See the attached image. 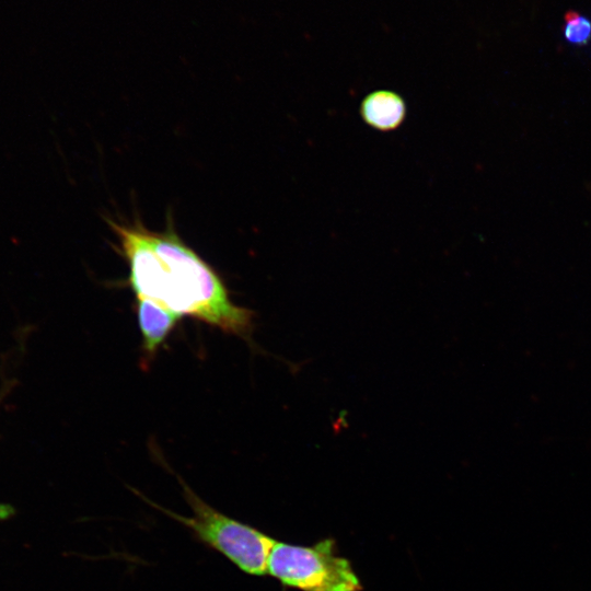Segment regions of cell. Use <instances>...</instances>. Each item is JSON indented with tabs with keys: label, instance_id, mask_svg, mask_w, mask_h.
Listing matches in <instances>:
<instances>
[{
	"label": "cell",
	"instance_id": "6",
	"mask_svg": "<svg viewBox=\"0 0 591 591\" xmlns=\"http://www.w3.org/2000/svg\"><path fill=\"white\" fill-rule=\"evenodd\" d=\"M563 35L576 46H586L591 40V20L578 11L570 10L564 15Z\"/></svg>",
	"mask_w": 591,
	"mask_h": 591
},
{
	"label": "cell",
	"instance_id": "4",
	"mask_svg": "<svg viewBox=\"0 0 591 591\" xmlns=\"http://www.w3.org/2000/svg\"><path fill=\"white\" fill-rule=\"evenodd\" d=\"M136 302L137 322L142 339L140 363L146 370L183 316L150 300L136 299Z\"/></svg>",
	"mask_w": 591,
	"mask_h": 591
},
{
	"label": "cell",
	"instance_id": "2",
	"mask_svg": "<svg viewBox=\"0 0 591 591\" xmlns=\"http://www.w3.org/2000/svg\"><path fill=\"white\" fill-rule=\"evenodd\" d=\"M181 485L192 510L188 517L158 506L146 497L142 499L181 523L194 540L224 556L239 570L251 576L266 575L268 558L276 541L258 529L211 507L182 480Z\"/></svg>",
	"mask_w": 591,
	"mask_h": 591
},
{
	"label": "cell",
	"instance_id": "5",
	"mask_svg": "<svg viewBox=\"0 0 591 591\" xmlns=\"http://www.w3.org/2000/svg\"><path fill=\"white\" fill-rule=\"evenodd\" d=\"M363 119L380 130H391L399 126L405 116L403 99L392 91H375L364 97L361 104Z\"/></svg>",
	"mask_w": 591,
	"mask_h": 591
},
{
	"label": "cell",
	"instance_id": "1",
	"mask_svg": "<svg viewBox=\"0 0 591 591\" xmlns=\"http://www.w3.org/2000/svg\"><path fill=\"white\" fill-rule=\"evenodd\" d=\"M108 224L127 262V283L136 299L251 339L255 313L233 303L218 273L172 229L159 232L140 222L113 220Z\"/></svg>",
	"mask_w": 591,
	"mask_h": 591
},
{
	"label": "cell",
	"instance_id": "3",
	"mask_svg": "<svg viewBox=\"0 0 591 591\" xmlns=\"http://www.w3.org/2000/svg\"><path fill=\"white\" fill-rule=\"evenodd\" d=\"M335 542L313 546L277 542L268 558L267 573L283 587L301 591H361L350 563L336 555Z\"/></svg>",
	"mask_w": 591,
	"mask_h": 591
},
{
	"label": "cell",
	"instance_id": "7",
	"mask_svg": "<svg viewBox=\"0 0 591 591\" xmlns=\"http://www.w3.org/2000/svg\"><path fill=\"white\" fill-rule=\"evenodd\" d=\"M15 514V508L7 502H0V521L11 519Z\"/></svg>",
	"mask_w": 591,
	"mask_h": 591
}]
</instances>
